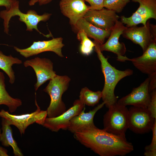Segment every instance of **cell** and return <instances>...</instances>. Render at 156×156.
I'll use <instances>...</instances> for the list:
<instances>
[{
    "instance_id": "obj_1",
    "label": "cell",
    "mask_w": 156,
    "mask_h": 156,
    "mask_svg": "<svg viewBox=\"0 0 156 156\" xmlns=\"http://www.w3.org/2000/svg\"><path fill=\"white\" fill-rule=\"evenodd\" d=\"M73 134L77 140L100 156H123L134 150L132 143L126 138L97 127L85 129Z\"/></svg>"
},
{
    "instance_id": "obj_2",
    "label": "cell",
    "mask_w": 156,
    "mask_h": 156,
    "mask_svg": "<svg viewBox=\"0 0 156 156\" xmlns=\"http://www.w3.org/2000/svg\"><path fill=\"white\" fill-rule=\"evenodd\" d=\"M95 44V51L101 63L102 72L105 78V83L101 91L102 98L105 103L106 107L108 108L117 101V99L114 94V90L118 82L122 79L132 75L133 70L127 69L124 70L117 69L112 66L108 61L100 50L96 42L94 41Z\"/></svg>"
},
{
    "instance_id": "obj_3",
    "label": "cell",
    "mask_w": 156,
    "mask_h": 156,
    "mask_svg": "<svg viewBox=\"0 0 156 156\" xmlns=\"http://www.w3.org/2000/svg\"><path fill=\"white\" fill-rule=\"evenodd\" d=\"M51 14L45 13L42 15L38 14L34 10H29L26 13L21 12L19 9V2L17 0L12 4L10 8L1 11L0 17L3 20L4 32L8 34L9 21L12 17L19 16V20L24 23L26 25V30L30 31L35 29L40 34L47 37H51V34L45 35L40 32L38 28V25L41 21L45 22L50 18Z\"/></svg>"
},
{
    "instance_id": "obj_4",
    "label": "cell",
    "mask_w": 156,
    "mask_h": 156,
    "mask_svg": "<svg viewBox=\"0 0 156 156\" xmlns=\"http://www.w3.org/2000/svg\"><path fill=\"white\" fill-rule=\"evenodd\" d=\"M71 79L67 75H57L51 79L43 91L50 98L49 105L46 111L47 117H54L66 111V105L62 100L63 94L68 89Z\"/></svg>"
},
{
    "instance_id": "obj_5",
    "label": "cell",
    "mask_w": 156,
    "mask_h": 156,
    "mask_svg": "<svg viewBox=\"0 0 156 156\" xmlns=\"http://www.w3.org/2000/svg\"><path fill=\"white\" fill-rule=\"evenodd\" d=\"M103 116V129L107 132L126 138L128 129V109L117 102L110 106Z\"/></svg>"
},
{
    "instance_id": "obj_6",
    "label": "cell",
    "mask_w": 156,
    "mask_h": 156,
    "mask_svg": "<svg viewBox=\"0 0 156 156\" xmlns=\"http://www.w3.org/2000/svg\"><path fill=\"white\" fill-rule=\"evenodd\" d=\"M35 103L37 109L30 113L20 115H13L8 112L2 109L0 111V117L5 118L10 125H13L18 129L21 135L25 133V130L28 126L36 123L43 125L47 117L46 110H41L36 101V93Z\"/></svg>"
},
{
    "instance_id": "obj_7",
    "label": "cell",
    "mask_w": 156,
    "mask_h": 156,
    "mask_svg": "<svg viewBox=\"0 0 156 156\" xmlns=\"http://www.w3.org/2000/svg\"><path fill=\"white\" fill-rule=\"evenodd\" d=\"M122 35L124 38L139 44L144 52L152 43L156 42V25L148 20L142 26L127 27Z\"/></svg>"
},
{
    "instance_id": "obj_8",
    "label": "cell",
    "mask_w": 156,
    "mask_h": 156,
    "mask_svg": "<svg viewBox=\"0 0 156 156\" xmlns=\"http://www.w3.org/2000/svg\"><path fill=\"white\" fill-rule=\"evenodd\" d=\"M128 129L137 134L151 131L155 119L147 107L132 106L128 109Z\"/></svg>"
},
{
    "instance_id": "obj_9",
    "label": "cell",
    "mask_w": 156,
    "mask_h": 156,
    "mask_svg": "<svg viewBox=\"0 0 156 156\" xmlns=\"http://www.w3.org/2000/svg\"><path fill=\"white\" fill-rule=\"evenodd\" d=\"M126 28L120 21H117L111 30L110 36L105 43L99 44L96 41L100 50L114 53L117 55V60L119 61H129V58L124 56L126 51L125 44L119 41V37Z\"/></svg>"
},
{
    "instance_id": "obj_10",
    "label": "cell",
    "mask_w": 156,
    "mask_h": 156,
    "mask_svg": "<svg viewBox=\"0 0 156 156\" xmlns=\"http://www.w3.org/2000/svg\"><path fill=\"white\" fill-rule=\"evenodd\" d=\"M63 40L62 38L59 37L47 41H34L27 48L21 49L14 47V48L17 52L26 58L46 51L53 52L62 57L64 55L62 49L64 46L63 43Z\"/></svg>"
},
{
    "instance_id": "obj_11",
    "label": "cell",
    "mask_w": 156,
    "mask_h": 156,
    "mask_svg": "<svg viewBox=\"0 0 156 156\" xmlns=\"http://www.w3.org/2000/svg\"><path fill=\"white\" fill-rule=\"evenodd\" d=\"M23 64L25 67H32L35 73L37 79L34 85L36 91L47 81L51 79L57 75L53 69V63L48 58L37 57L26 60Z\"/></svg>"
},
{
    "instance_id": "obj_12",
    "label": "cell",
    "mask_w": 156,
    "mask_h": 156,
    "mask_svg": "<svg viewBox=\"0 0 156 156\" xmlns=\"http://www.w3.org/2000/svg\"><path fill=\"white\" fill-rule=\"evenodd\" d=\"M85 106L79 99H77L71 107L59 116L53 118L47 117L42 126L54 132H57L60 129L67 130L70 120L79 114Z\"/></svg>"
},
{
    "instance_id": "obj_13",
    "label": "cell",
    "mask_w": 156,
    "mask_h": 156,
    "mask_svg": "<svg viewBox=\"0 0 156 156\" xmlns=\"http://www.w3.org/2000/svg\"><path fill=\"white\" fill-rule=\"evenodd\" d=\"M84 18L100 29L111 30L120 18L114 11L103 8L100 10H89Z\"/></svg>"
},
{
    "instance_id": "obj_14",
    "label": "cell",
    "mask_w": 156,
    "mask_h": 156,
    "mask_svg": "<svg viewBox=\"0 0 156 156\" xmlns=\"http://www.w3.org/2000/svg\"><path fill=\"white\" fill-rule=\"evenodd\" d=\"M149 78H147L140 85L133 88L131 92L117 101V103L126 106L147 107L151 100L149 90Z\"/></svg>"
},
{
    "instance_id": "obj_15",
    "label": "cell",
    "mask_w": 156,
    "mask_h": 156,
    "mask_svg": "<svg viewBox=\"0 0 156 156\" xmlns=\"http://www.w3.org/2000/svg\"><path fill=\"white\" fill-rule=\"evenodd\" d=\"M59 5L62 13L69 19L73 26L90 9L84 0H61Z\"/></svg>"
},
{
    "instance_id": "obj_16",
    "label": "cell",
    "mask_w": 156,
    "mask_h": 156,
    "mask_svg": "<svg viewBox=\"0 0 156 156\" xmlns=\"http://www.w3.org/2000/svg\"><path fill=\"white\" fill-rule=\"evenodd\" d=\"M129 61L144 74L149 75L156 72V42L152 43L142 55L130 59Z\"/></svg>"
},
{
    "instance_id": "obj_17",
    "label": "cell",
    "mask_w": 156,
    "mask_h": 156,
    "mask_svg": "<svg viewBox=\"0 0 156 156\" xmlns=\"http://www.w3.org/2000/svg\"><path fill=\"white\" fill-rule=\"evenodd\" d=\"M105 105L103 102L92 110L85 112V107L78 115L73 117L70 120L67 130L73 133L88 128H96L93 119L96 112Z\"/></svg>"
},
{
    "instance_id": "obj_18",
    "label": "cell",
    "mask_w": 156,
    "mask_h": 156,
    "mask_svg": "<svg viewBox=\"0 0 156 156\" xmlns=\"http://www.w3.org/2000/svg\"><path fill=\"white\" fill-rule=\"evenodd\" d=\"M73 27L77 32L83 30L88 37L93 39L99 44L104 43L105 39L108 38L111 32V30H103L95 26L83 17L80 19Z\"/></svg>"
},
{
    "instance_id": "obj_19",
    "label": "cell",
    "mask_w": 156,
    "mask_h": 156,
    "mask_svg": "<svg viewBox=\"0 0 156 156\" xmlns=\"http://www.w3.org/2000/svg\"><path fill=\"white\" fill-rule=\"evenodd\" d=\"M1 118L2 131L0 135V141L4 146H11L14 156H23V154L13 137L12 131L10 125L7 123L5 118Z\"/></svg>"
},
{
    "instance_id": "obj_20",
    "label": "cell",
    "mask_w": 156,
    "mask_h": 156,
    "mask_svg": "<svg viewBox=\"0 0 156 156\" xmlns=\"http://www.w3.org/2000/svg\"><path fill=\"white\" fill-rule=\"evenodd\" d=\"M3 73L0 72V105H6L11 113L16 111L22 105L21 100L11 97L6 90Z\"/></svg>"
},
{
    "instance_id": "obj_21",
    "label": "cell",
    "mask_w": 156,
    "mask_h": 156,
    "mask_svg": "<svg viewBox=\"0 0 156 156\" xmlns=\"http://www.w3.org/2000/svg\"><path fill=\"white\" fill-rule=\"evenodd\" d=\"M22 63V61L18 58L14 57L11 55H6L0 51V69L8 75L10 83L13 84L15 79L14 72L12 68V65Z\"/></svg>"
},
{
    "instance_id": "obj_22",
    "label": "cell",
    "mask_w": 156,
    "mask_h": 156,
    "mask_svg": "<svg viewBox=\"0 0 156 156\" xmlns=\"http://www.w3.org/2000/svg\"><path fill=\"white\" fill-rule=\"evenodd\" d=\"M131 0L140 4L135 13L147 21L150 18L156 20V0Z\"/></svg>"
},
{
    "instance_id": "obj_23",
    "label": "cell",
    "mask_w": 156,
    "mask_h": 156,
    "mask_svg": "<svg viewBox=\"0 0 156 156\" xmlns=\"http://www.w3.org/2000/svg\"><path fill=\"white\" fill-rule=\"evenodd\" d=\"M102 97L101 91H93L85 87L80 92L79 99L85 105L93 107L99 103Z\"/></svg>"
},
{
    "instance_id": "obj_24",
    "label": "cell",
    "mask_w": 156,
    "mask_h": 156,
    "mask_svg": "<svg viewBox=\"0 0 156 156\" xmlns=\"http://www.w3.org/2000/svg\"><path fill=\"white\" fill-rule=\"evenodd\" d=\"M77 32V38L81 42L80 51L84 55H88L92 53L95 44L93 41L88 38L83 30H80Z\"/></svg>"
},
{
    "instance_id": "obj_25",
    "label": "cell",
    "mask_w": 156,
    "mask_h": 156,
    "mask_svg": "<svg viewBox=\"0 0 156 156\" xmlns=\"http://www.w3.org/2000/svg\"><path fill=\"white\" fill-rule=\"evenodd\" d=\"M130 0H104L103 7L120 13Z\"/></svg>"
},
{
    "instance_id": "obj_26",
    "label": "cell",
    "mask_w": 156,
    "mask_h": 156,
    "mask_svg": "<svg viewBox=\"0 0 156 156\" xmlns=\"http://www.w3.org/2000/svg\"><path fill=\"white\" fill-rule=\"evenodd\" d=\"M151 131L153 132L151 144L145 148L144 155L145 156H156V119Z\"/></svg>"
},
{
    "instance_id": "obj_27",
    "label": "cell",
    "mask_w": 156,
    "mask_h": 156,
    "mask_svg": "<svg viewBox=\"0 0 156 156\" xmlns=\"http://www.w3.org/2000/svg\"><path fill=\"white\" fill-rule=\"evenodd\" d=\"M151 100L147 108L152 116L156 119V89L151 93Z\"/></svg>"
},
{
    "instance_id": "obj_28",
    "label": "cell",
    "mask_w": 156,
    "mask_h": 156,
    "mask_svg": "<svg viewBox=\"0 0 156 156\" xmlns=\"http://www.w3.org/2000/svg\"><path fill=\"white\" fill-rule=\"evenodd\" d=\"M90 5V10H100L104 8V0H84Z\"/></svg>"
},
{
    "instance_id": "obj_29",
    "label": "cell",
    "mask_w": 156,
    "mask_h": 156,
    "mask_svg": "<svg viewBox=\"0 0 156 156\" xmlns=\"http://www.w3.org/2000/svg\"><path fill=\"white\" fill-rule=\"evenodd\" d=\"M149 90L150 93L153 90L156 89V72L149 75Z\"/></svg>"
},
{
    "instance_id": "obj_30",
    "label": "cell",
    "mask_w": 156,
    "mask_h": 156,
    "mask_svg": "<svg viewBox=\"0 0 156 156\" xmlns=\"http://www.w3.org/2000/svg\"><path fill=\"white\" fill-rule=\"evenodd\" d=\"M16 0H0V6H4L6 10L9 9L12 3Z\"/></svg>"
},
{
    "instance_id": "obj_31",
    "label": "cell",
    "mask_w": 156,
    "mask_h": 156,
    "mask_svg": "<svg viewBox=\"0 0 156 156\" xmlns=\"http://www.w3.org/2000/svg\"><path fill=\"white\" fill-rule=\"evenodd\" d=\"M1 129H0V137L1 134ZM7 151L6 150L0 146V156H8Z\"/></svg>"
},
{
    "instance_id": "obj_32",
    "label": "cell",
    "mask_w": 156,
    "mask_h": 156,
    "mask_svg": "<svg viewBox=\"0 0 156 156\" xmlns=\"http://www.w3.org/2000/svg\"><path fill=\"white\" fill-rule=\"evenodd\" d=\"M52 0H38L39 5H41L49 3Z\"/></svg>"
},
{
    "instance_id": "obj_33",
    "label": "cell",
    "mask_w": 156,
    "mask_h": 156,
    "mask_svg": "<svg viewBox=\"0 0 156 156\" xmlns=\"http://www.w3.org/2000/svg\"><path fill=\"white\" fill-rule=\"evenodd\" d=\"M38 1V0H30L29 2V4L30 6H32Z\"/></svg>"
}]
</instances>
